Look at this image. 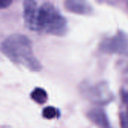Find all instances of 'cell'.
<instances>
[{
    "mask_svg": "<svg viewBox=\"0 0 128 128\" xmlns=\"http://www.w3.org/2000/svg\"><path fill=\"white\" fill-rule=\"evenodd\" d=\"M0 50L11 62L20 64L31 71L38 72L42 69L40 62L34 54L32 42L26 35H9L2 42Z\"/></svg>",
    "mask_w": 128,
    "mask_h": 128,
    "instance_id": "cell-1",
    "label": "cell"
},
{
    "mask_svg": "<svg viewBox=\"0 0 128 128\" xmlns=\"http://www.w3.org/2000/svg\"><path fill=\"white\" fill-rule=\"evenodd\" d=\"M67 30L66 20L53 4L45 2L38 6L36 32L61 37L67 33Z\"/></svg>",
    "mask_w": 128,
    "mask_h": 128,
    "instance_id": "cell-2",
    "label": "cell"
},
{
    "mask_svg": "<svg viewBox=\"0 0 128 128\" xmlns=\"http://www.w3.org/2000/svg\"><path fill=\"white\" fill-rule=\"evenodd\" d=\"M81 92L85 98L97 104H106L113 99V94L106 82H99L95 85L84 83Z\"/></svg>",
    "mask_w": 128,
    "mask_h": 128,
    "instance_id": "cell-3",
    "label": "cell"
},
{
    "mask_svg": "<svg viewBox=\"0 0 128 128\" xmlns=\"http://www.w3.org/2000/svg\"><path fill=\"white\" fill-rule=\"evenodd\" d=\"M38 4L35 0H23V17L25 26L31 31L36 32V19Z\"/></svg>",
    "mask_w": 128,
    "mask_h": 128,
    "instance_id": "cell-4",
    "label": "cell"
},
{
    "mask_svg": "<svg viewBox=\"0 0 128 128\" xmlns=\"http://www.w3.org/2000/svg\"><path fill=\"white\" fill-rule=\"evenodd\" d=\"M64 8L70 13L79 15H88L92 11L90 4L86 0H64Z\"/></svg>",
    "mask_w": 128,
    "mask_h": 128,
    "instance_id": "cell-5",
    "label": "cell"
},
{
    "mask_svg": "<svg viewBox=\"0 0 128 128\" xmlns=\"http://www.w3.org/2000/svg\"><path fill=\"white\" fill-rule=\"evenodd\" d=\"M87 116L91 122L100 128H111L106 113L101 108H93L90 110Z\"/></svg>",
    "mask_w": 128,
    "mask_h": 128,
    "instance_id": "cell-6",
    "label": "cell"
},
{
    "mask_svg": "<svg viewBox=\"0 0 128 128\" xmlns=\"http://www.w3.org/2000/svg\"><path fill=\"white\" fill-rule=\"evenodd\" d=\"M48 94L46 91L41 88H35L31 93V98L38 104H44L48 100Z\"/></svg>",
    "mask_w": 128,
    "mask_h": 128,
    "instance_id": "cell-7",
    "label": "cell"
},
{
    "mask_svg": "<svg viewBox=\"0 0 128 128\" xmlns=\"http://www.w3.org/2000/svg\"><path fill=\"white\" fill-rule=\"evenodd\" d=\"M119 121L121 128H128V106L122 110L119 113Z\"/></svg>",
    "mask_w": 128,
    "mask_h": 128,
    "instance_id": "cell-8",
    "label": "cell"
},
{
    "mask_svg": "<svg viewBox=\"0 0 128 128\" xmlns=\"http://www.w3.org/2000/svg\"><path fill=\"white\" fill-rule=\"evenodd\" d=\"M42 116L47 119L54 118L57 116V110L54 106H47L43 110Z\"/></svg>",
    "mask_w": 128,
    "mask_h": 128,
    "instance_id": "cell-9",
    "label": "cell"
},
{
    "mask_svg": "<svg viewBox=\"0 0 128 128\" xmlns=\"http://www.w3.org/2000/svg\"><path fill=\"white\" fill-rule=\"evenodd\" d=\"M121 99L125 106H128V90H122L121 92Z\"/></svg>",
    "mask_w": 128,
    "mask_h": 128,
    "instance_id": "cell-10",
    "label": "cell"
},
{
    "mask_svg": "<svg viewBox=\"0 0 128 128\" xmlns=\"http://www.w3.org/2000/svg\"><path fill=\"white\" fill-rule=\"evenodd\" d=\"M11 1L12 0H0V9L8 8L11 4Z\"/></svg>",
    "mask_w": 128,
    "mask_h": 128,
    "instance_id": "cell-11",
    "label": "cell"
}]
</instances>
